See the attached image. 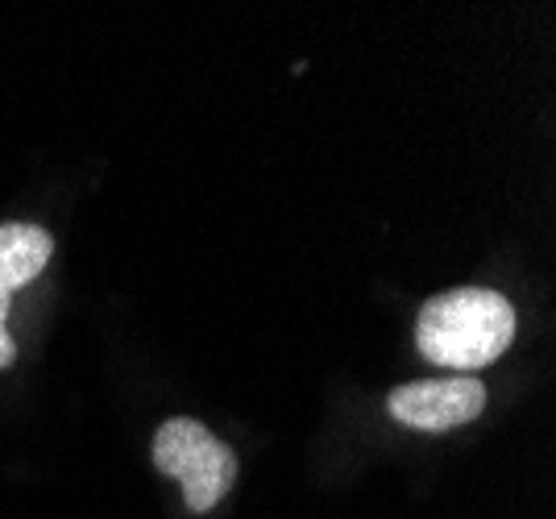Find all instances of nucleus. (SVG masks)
Returning <instances> with one entry per match:
<instances>
[{
    "label": "nucleus",
    "instance_id": "nucleus-5",
    "mask_svg": "<svg viewBox=\"0 0 556 519\" xmlns=\"http://www.w3.org/2000/svg\"><path fill=\"white\" fill-rule=\"evenodd\" d=\"M4 320H9V295H0V370L13 366V357H17L13 341H9V329H4Z\"/></svg>",
    "mask_w": 556,
    "mask_h": 519
},
{
    "label": "nucleus",
    "instance_id": "nucleus-4",
    "mask_svg": "<svg viewBox=\"0 0 556 519\" xmlns=\"http://www.w3.org/2000/svg\"><path fill=\"white\" fill-rule=\"evenodd\" d=\"M54 254V237L42 225H0V295H13L17 287L42 275Z\"/></svg>",
    "mask_w": 556,
    "mask_h": 519
},
{
    "label": "nucleus",
    "instance_id": "nucleus-1",
    "mask_svg": "<svg viewBox=\"0 0 556 519\" xmlns=\"http://www.w3.org/2000/svg\"><path fill=\"white\" fill-rule=\"evenodd\" d=\"M515 337V312L498 291L457 287L428 300L416 320L419 354L448 370H482Z\"/></svg>",
    "mask_w": 556,
    "mask_h": 519
},
{
    "label": "nucleus",
    "instance_id": "nucleus-3",
    "mask_svg": "<svg viewBox=\"0 0 556 519\" xmlns=\"http://www.w3.org/2000/svg\"><path fill=\"white\" fill-rule=\"evenodd\" d=\"M486 407V391L478 378H437V382H412L391 395V416L399 425L419 432H444L478 420Z\"/></svg>",
    "mask_w": 556,
    "mask_h": 519
},
{
    "label": "nucleus",
    "instance_id": "nucleus-2",
    "mask_svg": "<svg viewBox=\"0 0 556 519\" xmlns=\"http://www.w3.org/2000/svg\"><path fill=\"white\" fill-rule=\"evenodd\" d=\"M154 466L166 478H179L191 511H212L237 482V457L232 448L212 436L200 420H166L154 436Z\"/></svg>",
    "mask_w": 556,
    "mask_h": 519
}]
</instances>
